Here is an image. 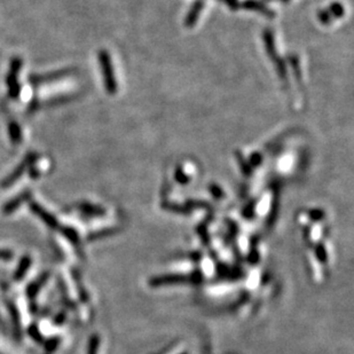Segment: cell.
<instances>
[{
	"mask_svg": "<svg viewBox=\"0 0 354 354\" xmlns=\"http://www.w3.org/2000/svg\"><path fill=\"white\" fill-rule=\"evenodd\" d=\"M100 63H101V69H102V75L104 78V84L105 88H107L108 93L114 94L117 89V84H116L114 74H112V67L110 62V58H109L107 52H100L99 54Z\"/></svg>",
	"mask_w": 354,
	"mask_h": 354,
	"instance_id": "obj_1",
	"label": "cell"
},
{
	"mask_svg": "<svg viewBox=\"0 0 354 354\" xmlns=\"http://www.w3.org/2000/svg\"><path fill=\"white\" fill-rule=\"evenodd\" d=\"M22 66V61L20 59L15 58L10 65V70L8 76H7V85H8L9 95L12 97H16L20 93V86L17 83V75Z\"/></svg>",
	"mask_w": 354,
	"mask_h": 354,
	"instance_id": "obj_2",
	"label": "cell"
},
{
	"mask_svg": "<svg viewBox=\"0 0 354 354\" xmlns=\"http://www.w3.org/2000/svg\"><path fill=\"white\" fill-rule=\"evenodd\" d=\"M35 160H36V156H33V154H29V156L26 157V160L24 162H22L20 167L16 169V171H14L12 175H10L8 178L5 180L3 186H9V184H12L15 180H17L18 178H20V177L22 176V173H23V171L26 169V167H28V164L32 163V161H35Z\"/></svg>",
	"mask_w": 354,
	"mask_h": 354,
	"instance_id": "obj_3",
	"label": "cell"
},
{
	"mask_svg": "<svg viewBox=\"0 0 354 354\" xmlns=\"http://www.w3.org/2000/svg\"><path fill=\"white\" fill-rule=\"evenodd\" d=\"M8 131H9V135H10V139H12V141L14 142V144H18L22 139L20 126H18L16 123H10Z\"/></svg>",
	"mask_w": 354,
	"mask_h": 354,
	"instance_id": "obj_4",
	"label": "cell"
}]
</instances>
